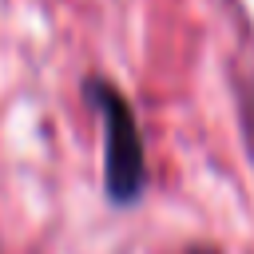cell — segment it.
Returning <instances> with one entry per match:
<instances>
[{
	"instance_id": "obj_2",
	"label": "cell",
	"mask_w": 254,
	"mask_h": 254,
	"mask_svg": "<svg viewBox=\"0 0 254 254\" xmlns=\"http://www.w3.org/2000/svg\"><path fill=\"white\" fill-rule=\"evenodd\" d=\"M238 127H242L246 151H250V159H254V71L238 83Z\"/></svg>"
},
{
	"instance_id": "obj_3",
	"label": "cell",
	"mask_w": 254,
	"mask_h": 254,
	"mask_svg": "<svg viewBox=\"0 0 254 254\" xmlns=\"http://www.w3.org/2000/svg\"><path fill=\"white\" fill-rule=\"evenodd\" d=\"M187 254H218V250H214V246H190Z\"/></svg>"
},
{
	"instance_id": "obj_1",
	"label": "cell",
	"mask_w": 254,
	"mask_h": 254,
	"mask_svg": "<svg viewBox=\"0 0 254 254\" xmlns=\"http://www.w3.org/2000/svg\"><path fill=\"white\" fill-rule=\"evenodd\" d=\"M79 95L103 127V198L115 210H131L147 194V143L139 115L123 87L99 71L83 75Z\"/></svg>"
}]
</instances>
